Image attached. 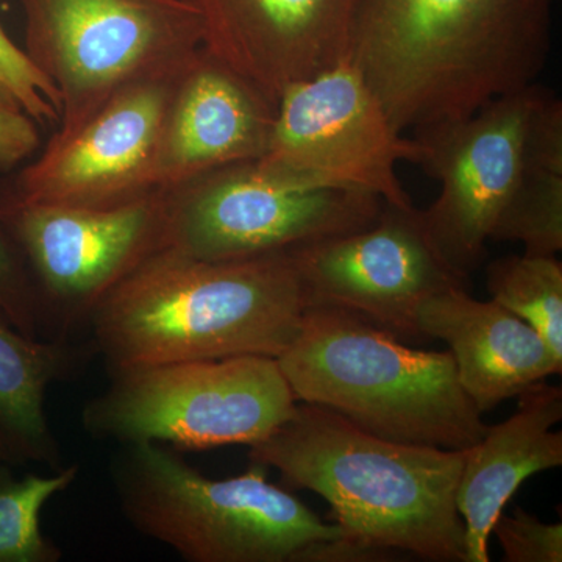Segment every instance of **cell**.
Masks as SVG:
<instances>
[{"mask_svg":"<svg viewBox=\"0 0 562 562\" xmlns=\"http://www.w3.org/2000/svg\"><path fill=\"white\" fill-rule=\"evenodd\" d=\"M554 0H355L349 60L398 132L462 120L536 83Z\"/></svg>","mask_w":562,"mask_h":562,"instance_id":"6da1fadb","label":"cell"},{"mask_svg":"<svg viewBox=\"0 0 562 562\" xmlns=\"http://www.w3.org/2000/svg\"><path fill=\"white\" fill-rule=\"evenodd\" d=\"M308 295L291 254L202 261L158 249L92 314L109 372L160 362L279 358L301 331Z\"/></svg>","mask_w":562,"mask_h":562,"instance_id":"7a4b0ae2","label":"cell"},{"mask_svg":"<svg viewBox=\"0 0 562 562\" xmlns=\"http://www.w3.org/2000/svg\"><path fill=\"white\" fill-rule=\"evenodd\" d=\"M284 486L321 495L353 541L435 562H468L457 508L464 452L387 441L324 406L301 403L250 447Z\"/></svg>","mask_w":562,"mask_h":562,"instance_id":"3957f363","label":"cell"},{"mask_svg":"<svg viewBox=\"0 0 562 562\" xmlns=\"http://www.w3.org/2000/svg\"><path fill=\"white\" fill-rule=\"evenodd\" d=\"M277 361L297 402L387 441L464 452L487 430L449 350L409 349L338 306L312 303Z\"/></svg>","mask_w":562,"mask_h":562,"instance_id":"277c9868","label":"cell"},{"mask_svg":"<svg viewBox=\"0 0 562 562\" xmlns=\"http://www.w3.org/2000/svg\"><path fill=\"white\" fill-rule=\"evenodd\" d=\"M110 480L125 520L188 562H310L316 546L347 536L255 462L216 480L172 447L127 443L111 458Z\"/></svg>","mask_w":562,"mask_h":562,"instance_id":"5b68a950","label":"cell"},{"mask_svg":"<svg viewBox=\"0 0 562 562\" xmlns=\"http://www.w3.org/2000/svg\"><path fill=\"white\" fill-rule=\"evenodd\" d=\"M83 405L98 441L155 442L176 450L255 446L291 419L297 398L277 358L261 355L135 366Z\"/></svg>","mask_w":562,"mask_h":562,"instance_id":"8992f818","label":"cell"},{"mask_svg":"<svg viewBox=\"0 0 562 562\" xmlns=\"http://www.w3.org/2000/svg\"><path fill=\"white\" fill-rule=\"evenodd\" d=\"M24 49L58 92L49 140L69 138L117 92L183 68L202 25L183 0H18Z\"/></svg>","mask_w":562,"mask_h":562,"instance_id":"52a82bcc","label":"cell"},{"mask_svg":"<svg viewBox=\"0 0 562 562\" xmlns=\"http://www.w3.org/2000/svg\"><path fill=\"white\" fill-rule=\"evenodd\" d=\"M161 194L160 249L202 261L290 254L361 231L384 206L369 192L297 187L257 161L225 166Z\"/></svg>","mask_w":562,"mask_h":562,"instance_id":"ba28073f","label":"cell"},{"mask_svg":"<svg viewBox=\"0 0 562 562\" xmlns=\"http://www.w3.org/2000/svg\"><path fill=\"white\" fill-rule=\"evenodd\" d=\"M425 146L394 127L361 70L349 60L284 90L268 149L257 165L303 188L369 192L413 209L398 162L422 165Z\"/></svg>","mask_w":562,"mask_h":562,"instance_id":"9c48e42d","label":"cell"},{"mask_svg":"<svg viewBox=\"0 0 562 562\" xmlns=\"http://www.w3.org/2000/svg\"><path fill=\"white\" fill-rule=\"evenodd\" d=\"M0 220L27 266L41 338L76 339L106 295L160 249L162 194L105 209L0 199Z\"/></svg>","mask_w":562,"mask_h":562,"instance_id":"30bf717a","label":"cell"},{"mask_svg":"<svg viewBox=\"0 0 562 562\" xmlns=\"http://www.w3.org/2000/svg\"><path fill=\"white\" fill-rule=\"evenodd\" d=\"M547 91L538 83L502 95L462 120L416 131L424 168L438 181L436 201L422 211L443 257L469 276L519 187L532 117Z\"/></svg>","mask_w":562,"mask_h":562,"instance_id":"8fae6325","label":"cell"},{"mask_svg":"<svg viewBox=\"0 0 562 562\" xmlns=\"http://www.w3.org/2000/svg\"><path fill=\"white\" fill-rule=\"evenodd\" d=\"M310 305L338 306L394 333L416 336L414 316L431 295L468 288L443 257L422 211L384 203L361 231L290 251Z\"/></svg>","mask_w":562,"mask_h":562,"instance_id":"7c38bea8","label":"cell"},{"mask_svg":"<svg viewBox=\"0 0 562 562\" xmlns=\"http://www.w3.org/2000/svg\"><path fill=\"white\" fill-rule=\"evenodd\" d=\"M180 70L136 81L69 138L49 140L0 199L105 209L157 192L162 122Z\"/></svg>","mask_w":562,"mask_h":562,"instance_id":"4fadbf2b","label":"cell"},{"mask_svg":"<svg viewBox=\"0 0 562 562\" xmlns=\"http://www.w3.org/2000/svg\"><path fill=\"white\" fill-rule=\"evenodd\" d=\"M202 47L276 103L291 85L349 58L355 0H183Z\"/></svg>","mask_w":562,"mask_h":562,"instance_id":"5bb4252c","label":"cell"},{"mask_svg":"<svg viewBox=\"0 0 562 562\" xmlns=\"http://www.w3.org/2000/svg\"><path fill=\"white\" fill-rule=\"evenodd\" d=\"M276 110L257 87L201 47L173 83L158 146V191L260 160Z\"/></svg>","mask_w":562,"mask_h":562,"instance_id":"9a60e30c","label":"cell"},{"mask_svg":"<svg viewBox=\"0 0 562 562\" xmlns=\"http://www.w3.org/2000/svg\"><path fill=\"white\" fill-rule=\"evenodd\" d=\"M414 328L416 336L449 344L458 380L480 413L562 371V361L535 328L494 301H476L468 288L428 297L417 308Z\"/></svg>","mask_w":562,"mask_h":562,"instance_id":"2e32d148","label":"cell"},{"mask_svg":"<svg viewBox=\"0 0 562 562\" xmlns=\"http://www.w3.org/2000/svg\"><path fill=\"white\" fill-rule=\"evenodd\" d=\"M561 386L539 382L519 395L509 419L487 427L475 446L464 450L457 508L464 524L468 562H490L492 527L520 484L539 472L562 465Z\"/></svg>","mask_w":562,"mask_h":562,"instance_id":"e0dca14e","label":"cell"},{"mask_svg":"<svg viewBox=\"0 0 562 562\" xmlns=\"http://www.w3.org/2000/svg\"><path fill=\"white\" fill-rule=\"evenodd\" d=\"M94 358L88 338H32L0 313V452L5 462L65 468L46 412L47 391L80 376Z\"/></svg>","mask_w":562,"mask_h":562,"instance_id":"ac0fdd59","label":"cell"},{"mask_svg":"<svg viewBox=\"0 0 562 562\" xmlns=\"http://www.w3.org/2000/svg\"><path fill=\"white\" fill-rule=\"evenodd\" d=\"M492 241L524 244V254L557 257L562 250V103L543 95L532 117L519 187Z\"/></svg>","mask_w":562,"mask_h":562,"instance_id":"d6986e66","label":"cell"},{"mask_svg":"<svg viewBox=\"0 0 562 562\" xmlns=\"http://www.w3.org/2000/svg\"><path fill=\"white\" fill-rule=\"evenodd\" d=\"M13 469L0 461V562H60L63 550L44 535L41 514L76 483L79 465L66 464L50 475L18 476Z\"/></svg>","mask_w":562,"mask_h":562,"instance_id":"ffe728a7","label":"cell"},{"mask_svg":"<svg viewBox=\"0 0 562 562\" xmlns=\"http://www.w3.org/2000/svg\"><path fill=\"white\" fill-rule=\"evenodd\" d=\"M491 301L538 331L562 361V265L557 257L509 255L487 266Z\"/></svg>","mask_w":562,"mask_h":562,"instance_id":"44dd1931","label":"cell"},{"mask_svg":"<svg viewBox=\"0 0 562 562\" xmlns=\"http://www.w3.org/2000/svg\"><path fill=\"white\" fill-rule=\"evenodd\" d=\"M0 81L13 92L14 98L40 125H58L61 103L57 90L32 65L24 49L10 38L2 24H0Z\"/></svg>","mask_w":562,"mask_h":562,"instance_id":"7402d4cb","label":"cell"},{"mask_svg":"<svg viewBox=\"0 0 562 562\" xmlns=\"http://www.w3.org/2000/svg\"><path fill=\"white\" fill-rule=\"evenodd\" d=\"M506 562H561L562 525L546 524L517 506L512 516L502 513L492 527Z\"/></svg>","mask_w":562,"mask_h":562,"instance_id":"603a6c76","label":"cell"},{"mask_svg":"<svg viewBox=\"0 0 562 562\" xmlns=\"http://www.w3.org/2000/svg\"><path fill=\"white\" fill-rule=\"evenodd\" d=\"M0 313L32 338H41L38 303L27 266L0 220Z\"/></svg>","mask_w":562,"mask_h":562,"instance_id":"cb8c5ba5","label":"cell"},{"mask_svg":"<svg viewBox=\"0 0 562 562\" xmlns=\"http://www.w3.org/2000/svg\"><path fill=\"white\" fill-rule=\"evenodd\" d=\"M40 124L0 81V173L20 168L40 150Z\"/></svg>","mask_w":562,"mask_h":562,"instance_id":"d4e9b609","label":"cell"},{"mask_svg":"<svg viewBox=\"0 0 562 562\" xmlns=\"http://www.w3.org/2000/svg\"><path fill=\"white\" fill-rule=\"evenodd\" d=\"M0 461H5V460H3V454H2V452H0Z\"/></svg>","mask_w":562,"mask_h":562,"instance_id":"484cf974","label":"cell"}]
</instances>
